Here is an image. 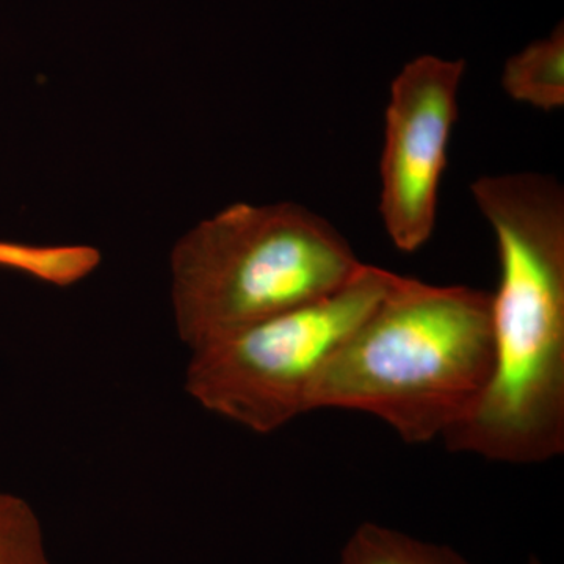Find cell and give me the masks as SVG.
<instances>
[{
	"mask_svg": "<svg viewBox=\"0 0 564 564\" xmlns=\"http://www.w3.org/2000/svg\"><path fill=\"white\" fill-rule=\"evenodd\" d=\"M492 362L491 292L400 276L326 364L310 410L361 411L432 443L474 410Z\"/></svg>",
	"mask_w": 564,
	"mask_h": 564,
	"instance_id": "7a4b0ae2",
	"label": "cell"
},
{
	"mask_svg": "<svg viewBox=\"0 0 564 564\" xmlns=\"http://www.w3.org/2000/svg\"><path fill=\"white\" fill-rule=\"evenodd\" d=\"M99 252L90 247H33L0 242V267L18 270L65 288L84 280L98 267Z\"/></svg>",
	"mask_w": 564,
	"mask_h": 564,
	"instance_id": "ba28073f",
	"label": "cell"
},
{
	"mask_svg": "<svg viewBox=\"0 0 564 564\" xmlns=\"http://www.w3.org/2000/svg\"><path fill=\"white\" fill-rule=\"evenodd\" d=\"M470 193L499 256L492 373L444 444L489 462L547 463L564 452V188L547 174L505 173L478 177Z\"/></svg>",
	"mask_w": 564,
	"mask_h": 564,
	"instance_id": "6da1fadb",
	"label": "cell"
},
{
	"mask_svg": "<svg viewBox=\"0 0 564 564\" xmlns=\"http://www.w3.org/2000/svg\"><path fill=\"white\" fill-rule=\"evenodd\" d=\"M502 88L513 101L541 111L564 106V24L505 62Z\"/></svg>",
	"mask_w": 564,
	"mask_h": 564,
	"instance_id": "8992f818",
	"label": "cell"
},
{
	"mask_svg": "<svg viewBox=\"0 0 564 564\" xmlns=\"http://www.w3.org/2000/svg\"><path fill=\"white\" fill-rule=\"evenodd\" d=\"M0 564H52L39 514L6 491H0Z\"/></svg>",
	"mask_w": 564,
	"mask_h": 564,
	"instance_id": "9c48e42d",
	"label": "cell"
},
{
	"mask_svg": "<svg viewBox=\"0 0 564 564\" xmlns=\"http://www.w3.org/2000/svg\"><path fill=\"white\" fill-rule=\"evenodd\" d=\"M337 564H473L448 545L417 540L389 527L366 522L352 532Z\"/></svg>",
	"mask_w": 564,
	"mask_h": 564,
	"instance_id": "52a82bcc",
	"label": "cell"
},
{
	"mask_svg": "<svg viewBox=\"0 0 564 564\" xmlns=\"http://www.w3.org/2000/svg\"><path fill=\"white\" fill-rule=\"evenodd\" d=\"M529 564H543L540 562V560L536 558V556H530Z\"/></svg>",
	"mask_w": 564,
	"mask_h": 564,
	"instance_id": "30bf717a",
	"label": "cell"
},
{
	"mask_svg": "<svg viewBox=\"0 0 564 564\" xmlns=\"http://www.w3.org/2000/svg\"><path fill=\"white\" fill-rule=\"evenodd\" d=\"M362 263L332 223L300 204L226 207L174 247L181 343L192 351L328 295Z\"/></svg>",
	"mask_w": 564,
	"mask_h": 564,
	"instance_id": "3957f363",
	"label": "cell"
},
{
	"mask_svg": "<svg viewBox=\"0 0 564 564\" xmlns=\"http://www.w3.org/2000/svg\"><path fill=\"white\" fill-rule=\"evenodd\" d=\"M400 274L362 263L336 291L191 351L185 392L204 410L270 434L311 413L318 377Z\"/></svg>",
	"mask_w": 564,
	"mask_h": 564,
	"instance_id": "277c9868",
	"label": "cell"
},
{
	"mask_svg": "<svg viewBox=\"0 0 564 564\" xmlns=\"http://www.w3.org/2000/svg\"><path fill=\"white\" fill-rule=\"evenodd\" d=\"M464 73V61L421 55L392 82L380 161V215L399 251L421 250L436 228Z\"/></svg>",
	"mask_w": 564,
	"mask_h": 564,
	"instance_id": "5b68a950",
	"label": "cell"
}]
</instances>
